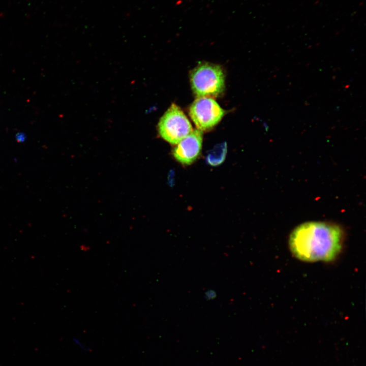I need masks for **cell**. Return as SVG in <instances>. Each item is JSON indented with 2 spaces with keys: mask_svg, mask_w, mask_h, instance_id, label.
I'll list each match as a JSON object with an SVG mask.
<instances>
[{
  "mask_svg": "<svg viewBox=\"0 0 366 366\" xmlns=\"http://www.w3.org/2000/svg\"><path fill=\"white\" fill-rule=\"evenodd\" d=\"M343 233L337 225L325 222H309L298 226L290 235V250L298 259L329 262L340 253Z\"/></svg>",
  "mask_w": 366,
  "mask_h": 366,
  "instance_id": "cell-1",
  "label": "cell"
},
{
  "mask_svg": "<svg viewBox=\"0 0 366 366\" xmlns=\"http://www.w3.org/2000/svg\"><path fill=\"white\" fill-rule=\"evenodd\" d=\"M192 89L198 98H215L225 88V75L221 67L205 63L196 67L190 74Z\"/></svg>",
  "mask_w": 366,
  "mask_h": 366,
  "instance_id": "cell-2",
  "label": "cell"
},
{
  "mask_svg": "<svg viewBox=\"0 0 366 366\" xmlns=\"http://www.w3.org/2000/svg\"><path fill=\"white\" fill-rule=\"evenodd\" d=\"M158 131L165 140L172 144H177L193 130L184 112L173 103L160 118Z\"/></svg>",
  "mask_w": 366,
  "mask_h": 366,
  "instance_id": "cell-3",
  "label": "cell"
},
{
  "mask_svg": "<svg viewBox=\"0 0 366 366\" xmlns=\"http://www.w3.org/2000/svg\"><path fill=\"white\" fill-rule=\"evenodd\" d=\"M224 110L212 98H198L189 109V114L198 130L202 131L211 129L223 117Z\"/></svg>",
  "mask_w": 366,
  "mask_h": 366,
  "instance_id": "cell-4",
  "label": "cell"
},
{
  "mask_svg": "<svg viewBox=\"0 0 366 366\" xmlns=\"http://www.w3.org/2000/svg\"><path fill=\"white\" fill-rule=\"evenodd\" d=\"M202 138L201 131L198 129L193 131L173 149L172 154L175 159L182 164H191L201 152Z\"/></svg>",
  "mask_w": 366,
  "mask_h": 366,
  "instance_id": "cell-5",
  "label": "cell"
},
{
  "mask_svg": "<svg viewBox=\"0 0 366 366\" xmlns=\"http://www.w3.org/2000/svg\"><path fill=\"white\" fill-rule=\"evenodd\" d=\"M227 152L225 143L215 147L207 157V161L212 166H217L222 163L225 159Z\"/></svg>",
  "mask_w": 366,
  "mask_h": 366,
  "instance_id": "cell-6",
  "label": "cell"
},
{
  "mask_svg": "<svg viewBox=\"0 0 366 366\" xmlns=\"http://www.w3.org/2000/svg\"><path fill=\"white\" fill-rule=\"evenodd\" d=\"M74 342L75 344L77 346L78 348L81 349V350L85 351H89V348L87 347L85 345L81 342L77 338H74L73 339Z\"/></svg>",
  "mask_w": 366,
  "mask_h": 366,
  "instance_id": "cell-7",
  "label": "cell"
}]
</instances>
